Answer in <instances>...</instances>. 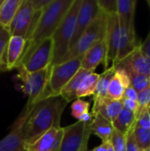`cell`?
Here are the masks:
<instances>
[{
  "label": "cell",
  "instance_id": "obj_1",
  "mask_svg": "<svg viewBox=\"0 0 150 151\" xmlns=\"http://www.w3.org/2000/svg\"><path fill=\"white\" fill-rule=\"evenodd\" d=\"M68 103L61 96L44 98L25 108L28 111L26 124L27 146L51 128H59L61 117Z\"/></svg>",
  "mask_w": 150,
  "mask_h": 151
},
{
  "label": "cell",
  "instance_id": "obj_2",
  "mask_svg": "<svg viewBox=\"0 0 150 151\" xmlns=\"http://www.w3.org/2000/svg\"><path fill=\"white\" fill-rule=\"evenodd\" d=\"M72 2L73 0H51L44 9L37 13L36 20L34 19L31 32L27 38V44L19 65L28 57L40 42L52 37Z\"/></svg>",
  "mask_w": 150,
  "mask_h": 151
},
{
  "label": "cell",
  "instance_id": "obj_3",
  "mask_svg": "<svg viewBox=\"0 0 150 151\" xmlns=\"http://www.w3.org/2000/svg\"><path fill=\"white\" fill-rule=\"evenodd\" d=\"M81 2L82 0H73L69 11L51 37L53 42V58L51 65L61 63L63 58L70 49V43L74 34L77 16Z\"/></svg>",
  "mask_w": 150,
  "mask_h": 151
},
{
  "label": "cell",
  "instance_id": "obj_4",
  "mask_svg": "<svg viewBox=\"0 0 150 151\" xmlns=\"http://www.w3.org/2000/svg\"><path fill=\"white\" fill-rule=\"evenodd\" d=\"M108 24V13L100 9L95 19L82 34L77 43L68 50L62 59V62L74 58H83L85 53L106 36ZM61 62V63H62ZM60 64V63H59Z\"/></svg>",
  "mask_w": 150,
  "mask_h": 151
},
{
  "label": "cell",
  "instance_id": "obj_5",
  "mask_svg": "<svg viewBox=\"0 0 150 151\" xmlns=\"http://www.w3.org/2000/svg\"><path fill=\"white\" fill-rule=\"evenodd\" d=\"M16 69L19 73L18 76L22 82L23 91L28 98L26 105L30 106L38 101H41L48 86L51 65L33 73L27 72L21 65L18 66Z\"/></svg>",
  "mask_w": 150,
  "mask_h": 151
},
{
  "label": "cell",
  "instance_id": "obj_6",
  "mask_svg": "<svg viewBox=\"0 0 150 151\" xmlns=\"http://www.w3.org/2000/svg\"><path fill=\"white\" fill-rule=\"evenodd\" d=\"M81 60L82 58H74L51 65L48 86L43 96L47 98L59 96L63 88L81 68Z\"/></svg>",
  "mask_w": 150,
  "mask_h": 151
},
{
  "label": "cell",
  "instance_id": "obj_7",
  "mask_svg": "<svg viewBox=\"0 0 150 151\" xmlns=\"http://www.w3.org/2000/svg\"><path fill=\"white\" fill-rule=\"evenodd\" d=\"M91 121L77 122L63 127V137L60 151H88V140L91 134Z\"/></svg>",
  "mask_w": 150,
  "mask_h": 151
},
{
  "label": "cell",
  "instance_id": "obj_8",
  "mask_svg": "<svg viewBox=\"0 0 150 151\" xmlns=\"http://www.w3.org/2000/svg\"><path fill=\"white\" fill-rule=\"evenodd\" d=\"M28 111L23 109L13 123L9 134L0 141V151H26V124Z\"/></svg>",
  "mask_w": 150,
  "mask_h": 151
},
{
  "label": "cell",
  "instance_id": "obj_9",
  "mask_svg": "<svg viewBox=\"0 0 150 151\" xmlns=\"http://www.w3.org/2000/svg\"><path fill=\"white\" fill-rule=\"evenodd\" d=\"M52 58L53 42L51 38H48L40 42L28 57L18 66L21 65L28 73L37 72L51 65Z\"/></svg>",
  "mask_w": 150,
  "mask_h": 151
},
{
  "label": "cell",
  "instance_id": "obj_10",
  "mask_svg": "<svg viewBox=\"0 0 150 151\" xmlns=\"http://www.w3.org/2000/svg\"><path fill=\"white\" fill-rule=\"evenodd\" d=\"M38 12H35L31 0H23L10 27L11 36H20L27 40Z\"/></svg>",
  "mask_w": 150,
  "mask_h": 151
},
{
  "label": "cell",
  "instance_id": "obj_11",
  "mask_svg": "<svg viewBox=\"0 0 150 151\" xmlns=\"http://www.w3.org/2000/svg\"><path fill=\"white\" fill-rule=\"evenodd\" d=\"M99 12L100 8L97 0H82L77 16L74 34L70 43V49H72L77 43L82 34L95 19Z\"/></svg>",
  "mask_w": 150,
  "mask_h": 151
},
{
  "label": "cell",
  "instance_id": "obj_12",
  "mask_svg": "<svg viewBox=\"0 0 150 151\" xmlns=\"http://www.w3.org/2000/svg\"><path fill=\"white\" fill-rule=\"evenodd\" d=\"M105 41L107 45V57H106L105 69H107L109 63L111 61H112V63L115 62L118 56L120 41H121V28L116 12L108 13V24H107Z\"/></svg>",
  "mask_w": 150,
  "mask_h": 151
},
{
  "label": "cell",
  "instance_id": "obj_13",
  "mask_svg": "<svg viewBox=\"0 0 150 151\" xmlns=\"http://www.w3.org/2000/svg\"><path fill=\"white\" fill-rule=\"evenodd\" d=\"M113 66H121L126 72H133L150 77V59L141 51L140 45L128 56Z\"/></svg>",
  "mask_w": 150,
  "mask_h": 151
},
{
  "label": "cell",
  "instance_id": "obj_14",
  "mask_svg": "<svg viewBox=\"0 0 150 151\" xmlns=\"http://www.w3.org/2000/svg\"><path fill=\"white\" fill-rule=\"evenodd\" d=\"M106 57H107V45L105 38L91 49H89L82 58L81 68L88 72L94 73L100 64H104L106 66Z\"/></svg>",
  "mask_w": 150,
  "mask_h": 151
},
{
  "label": "cell",
  "instance_id": "obj_15",
  "mask_svg": "<svg viewBox=\"0 0 150 151\" xmlns=\"http://www.w3.org/2000/svg\"><path fill=\"white\" fill-rule=\"evenodd\" d=\"M27 44V40L20 36H11L4 54V66L6 70L16 68L20 61Z\"/></svg>",
  "mask_w": 150,
  "mask_h": 151
},
{
  "label": "cell",
  "instance_id": "obj_16",
  "mask_svg": "<svg viewBox=\"0 0 150 151\" xmlns=\"http://www.w3.org/2000/svg\"><path fill=\"white\" fill-rule=\"evenodd\" d=\"M115 73L110 82L107 97L111 100L120 101L123 98L125 90L130 87V79L127 72L121 66H114Z\"/></svg>",
  "mask_w": 150,
  "mask_h": 151
},
{
  "label": "cell",
  "instance_id": "obj_17",
  "mask_svg": "<svg viewBox=\"0 0 150 151\" xmlns=\"http://www.w3.org/2000/svg\"><path fill=\"white\" fill-rule=\"evenodd\" d=\"M136 3V0H117L116 9L119 23L133 35H136L134 26Z\"/></svg>",
  "mask_w": 150,
  "mask_h": 151
},
{
  "label": "cell",
  "instance_id": "obj_18",
  "mask_svg": "<svg viewBox=\"0 0 150 151\" xmlns=\"http://www.w3.org/2000/svg\"><path fill=\"white\" fill-rule=\"evenodd\" d=\"M123 106L121 100L116 101L111 100L108 97L103 98L102 100H98L94 102L93 108H92V115L100 114L111 123L116 119L118 115L122 111Z\"/></svg>",
  "mask_w": 150,
  "mask_h": 151
},
{
  "label": "cell",
  "instance_id": "obj_19",
  "mask_svg": "<svg viewBox=\"0 0 150 151\" xmlns=\"http://www.w3.org/2000/svg\"><path fill=\"white\" fill-rule=\"evenodd\" d=\"M113 129L114 127L112 123L100 114H95L93 116L90 126L91 134H94L99 137L103 142H109L111 141Z\"/></svg>",
  "mask_w": 150,
  "mask_h": 151
},
{
  "label": "cell",
  "instance_id": "obj_20",
  "mask_svg": "<svg viewBox=\"0 0 150 151\" xmlns=\"http://www.w3.org/2000/svg\"><path fill=\"white\" fill-rule=\"evenodd\" d=\"M23 0H4L0 5V27L9 31V27Z\"/></svg>",
  "mask_w": 150,
  "mask_h": 151
},
{
  "label": "cell",
  "instance_id": "obj_21",
  "mask_svg": "<svg viewBox=\"0 0 150 151\" xmlns=\"http://www.w3.org/2000/svg\"><path fill=\"white\" fill-rule=\"evenodd\" d=\"M59 128H51L42 135H41L33 143L28 144L26 151H51Z\"/></svg>",
  "mask_w": 150,
  "mask_h": 151
},
{
  "label": "cell",
  "instance_id": "obj_22",
  "mask_svg": "<svg viewBox=\"0 0 150 151\" xmlns=\"http://www.w3.org/2000/svg\"><path fill=\"white\" fill-rule=\"evenodd\" d=\"M91 72H88L85 69L80 68L77 73L70 80V81L63 88V89L61 90L59 96H61L68 104L70 102H72V100H76V93L77 90L81 83V81H83V79Z\"/></svg>",
  "mask_w": 150,
  "mask_h": 151
},
{
  "label": "cell",
  "instance_id": "obj_23",
  "mask_svg": "<svg viewBox=\"0 0 150 151\" xmlns=\"http://www.w3.org/2000/svg\"><path fill=\"white\" fill-rule=\"evenodd\" d=\"M115 71H116V68L113 65H111V66L108 67L107 69H105L103 71V73L100 74L99 81L97 82L95 93L93 95L94 102L102 100V99L107 97L108 88H109L110 82L115 73Z\"/></svg>",
  "mask_w": 150,
  "mask_h": 151
},
{
  "label": "cell",
  "instance_id": "obj_24",
  "mask_svg": "<svg viewBox=\"0 0 150 151\" xmlns=\"http://www.w3.org/2000/svg\"><path fill=\"white\" fill-rule=\"evenodd\" d=\"M135 114L122 109L116 119L112 122L114 129L123 134H126L135 125Z\"/></svg>",
  "mask_w": 150,
  "mask_h": 151
},
{
  "label": "cell",
  "instance_id": "obj_25",
  "mask_svg": "<svg viewBox=\"0 0 150 151\" xmlns=\"http://www.w3.org/2000/svg\"><path fill=\"white\" fill-rule=\"evenodd\" d=\"M100 74L96 73H89L81 81L77 93H76V97L81 98L85 96H93L97 85V82L99 81Z\"/></svg>",
  "mask_w": 150,
  "mask_h": 151
},
{
  "label": "cell",
  "instance_id": "obj_26",
  "mask_svg": "<svg viewBox=\"0 0 150 151\" xmlns=\"http://www.w3.org/2000/svg\"><path fill=\"white\" fill-rule=\"evenodd\" d=\"M133 134L140 150L145 151L150 148V128H142L134 125Z\"/></svg>",
  "mask_w": 150,
  "mask_h": 151
},
{
  "label": "cell",
  "instance_id": "obj_27",
  "mask_svg": "<svg viewBox=\"0 0 150 151\" xmlns=\"http://www.w3.org/2000/svg\"><path fill=\"white\" fill-rule=\"evenodd\" d=\"M127 73L129 75L131 87H133L138 93L150 87V77L149 76L133 72H127Z\"/></svg>",
  "mask_w": 150,
  "mask_h": 151
},
{
  "label": "cell",
  "instance_id": "obj_28",
  "mask_svg": "<svg viewBox=\"0 0 150 151\" xmlns=\"http://www.w3.org/2000/svg\"><path fill=\"white\" fill-rule=\"evenodd\" d=\"M137 104L138 110L135 114V118L145 110H149L150 112V87L138 93Z\"/></svg>",
  "mask_w": 150,
  "mask_h": 151
},
{
  "label": "cell",
  "instance_id": "obj_29",
  "mask_svg": "<svg viewBox=\"0 0 150 151\" xmlns=\"http://www.w3.org/2000/svg\"><path fill=\"white\" fill-rule=\"evenodd\" d=\"M89 106H90V104L88 102L81 100L80 98H78L72 104V106H71L72 115L79 120L80 118L83 114L89 112L88 111Z\"/></svg>",
  "mask_w": 150,
  "mask_h": 151
},
{
  "label": "cell",
  "instance_id": "obj_30",
  "mask_svg": "<svg viewBox=\"0 0 150 151\" xmlns=\"http://www.w3.org/2000/svg\"><path fill=\"white\" fill-rule=\"evenodd\" d=\"M110 142L114 151H126V134H121L116 129H113Z\"/></svg>",
  "mask_w": 150,
  "mask_h": 151
},
{
  "label": "cell",
  "instance_id": "obj_31",
  "mask_svg": "<svg viewBox=\"0 0 150 151\" xmlns=\"http://www.w3.org/2000/svg\"><path fill=\"white\" fill-rule=\"evenodd\" d=\"M10 37L11 35L9 31L0 27V70L2 66L4 65V54Z\"/></svg>",
  "mask_w": 150,
  "mask_h": 151
},
{
  "label": "cell",
  "instance_id": "obj_32",
  "mask_svg": "<svg viewBox=\"0 0 150 151\" xmlns=\"http://www.w3.org/2000/svg\"><path fill=\"white\" fill-rule=\"evenodd\" d=\"M135 125L142 128H150V112L149 110H145L140 115L135 118Z\"/></svg>",
  "mask_w": 150,
  "mask_h": 151
},
{
  "label": "cell",
  "instance_id": "obj_33",
  "mask_svg": "<svg viewBox=\"0 0 150 151\" xmlns=\"http://www.w3.org/2000/svg\"><path fill=\"white\" fill-rule=\"evenodd\" d=\"M99 8L106 13L116 12L117 0H97Z\"/></svg>",
  "mask_w": 150,
  "mask_h": 151
},
{
  "label": "cell",
  "instance_id": "obj_34",
  "mask_svg": "<svg viewBox=\"0 0 150 151\" xmlns=\"http://www.w3.org/2000/svg\"><path fill=\"white\" fill-rule=\"evenodd\" d=\"M126 151H141L134 138L133 127L126 134Z\"/></svg>",
  "mask_w": 150,
  "mask_h": 151
},
{
  "label": "cell",
  "instance_id": "obj_35",
  "mask_svg": "<svg viewBox=\"0 0 150 151\" xmlns=\"http://www.w3.org/2000/svg\"><path fill=\"white\" fill-rule=\"evenodd\" d=\"M121 103H122V106L123 109L133 112V114H136L137 110H138V104L137 101H133L131 99H126V98H122L121 99Z\"/></svg>",
  "mask_w": 150,
  "mask_h": 151
},
{
  "label": "cell",
  "instance_id": "obj_36",
  "mask_svg": "<svg viewBox=\"0 0 150 151\" xmlns=\"http://www.w3.org/2000/svg\"><path fill=\"white\" fill-rule=\"evenodd\" d=\"M50 2H51V0H31L32 5L34 9L35 12H40Z\"/></svg>",
  "mask_w": 150,
  "mask_h": 151
},
{
  "label": "cell",
  "instance_id": "obj_37",
  "mask_svg": "<svg viewBox=\"0 0 150 151\" xmlns=\"http://www.w3.org/2000/svg\"><path fill=\"white\" fill-rule=\"evenodd\" d=\"M137 97H138V92L133 88V87H128L126 88L123 98L126 99H131L133 101H137Z\"/></svg>",
  "mask_w": 150,
  "mask_h": 151
},
{
  "label": "cell",
  "instance_id": "obj_38",
  "mask_svg": "<svg viewBox=\"0 0 150 151\" xmlns=\"http://www.w3.org/2000/svg\"><path fill=\"white\" fill-rule=\"evenodd\" d=\"M140 47H141V51L150 59V30L146 40L144 41L143 43L140 44Z\"/></svg>",
  "mask_w": 150,
  "mask_h": 151
},
{
  "label": "cell",
  "instance_id": "obj_39",
  "mask_svg": "<svg viewBox=\"0 0 150 151\" xmlns=\"http://www.w3.org/2000/svg\"><path fill=\"white\" fill-rule=\"evenodd\" d=\"M111 147V142H102L101 145L95 147L91 151H109V149Z\"/></svg>",
  "mask_w": 150,
  "mask_h": 151
},
{
  "label": "cell",
  "instance_id": "obj_40",
  "mask_svg": "<svg viewBox=\"0 0 150 151\" xmlns=\"http://www.w3.org/2000/svg\"><path fill=\"white\" fill-rule=\"evenodd\" d=\"M93 119V115L92 113L90 112H88V113H85L83 114L80 118V121H82V122H88V121H91Z\"/></svg>",
  "mask_w": 150,
  "mask_h": 151
},
{
  "label": "cell",
  "instance_id": "obj_41",
  "mask_svg": "<svg viewBox=\"0 0 150 151\" xmlns=\"http://www.w3.org/2000/svg\"><path fill=\"white\" fill-rule=\"evenodd\" d=\"M109 151H114L113 150V149H112V147H111H111H110V149H109Z\"/></svg>",
  "mask_w": 150,
  "mask_h": 151
},
{
  "label": "cell",
  "instance_id": "obj_42",
  "mask_svg": "<svg viewBox=\"0 0 150 151\" xmlns=\"http://www.w3.org/2000/svg\"><path fill=\"white\" fill-rule=\"evenodd\" d=\"M147 3H148V4H149V9H150V0H148V1H147Z\"/></svg>",
  "mask_w": 150,
  "mask_h": 151
},
{
  "label": "cell",
  "instance_id": "obj_43",
  "mask_svg": "<svg viewBox=\"0 0 150 151\" xmlns=\"http://www.w3.org/2000/svg\"><path fill=\"white\" fill-rule=\"evenodd\" d=\"M3 1H4V0H0V5L2 4V3H3Z\"/></svg>",
  "mask_w": 150,
  "mask_h": 151
},
{
  "label": "cell",
  "instance_id": "obj_44",
  "mask_svg": "<svg viewBox=\"0 0 150 151\" xmlns=\"http://www.w3.org/2000/svg\"><path fill=\"white\" fill-rule=\"evenodd\" d=\"M145 151H150V148H149L148 150H145Z\"/></svg>",
  "mask_w": 150,
  "mask_h": 151
},
{
  "label": "cell",
  "instance_id": "obj_45",
  "mask_svg": "<svg viewBox=\"0 0 150 151\" xmlns=\"http://www.w3.org/2000/svg\"></svg>",
  "mask_w": 150,
  "mask_h": 151
}]
</instances>
